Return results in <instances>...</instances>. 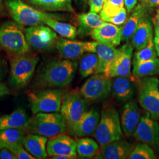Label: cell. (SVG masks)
<instances>
[{
    "mask_svg": "<svg viewBox=\"0 0 159 159\" xmlns=\"http://www.w3.org/2000/svg\"><path fill=\"white\" fill-rule=\"evenodd\" d=\"M3 2L2 0H0V13L2 11L3 8H4V6H3Z\"/></svg>",
    "mask_w": 159,
    "mask_h": 159,
    "instance_id": "obj_47",
    "label": "cell"
},
{
    "mask_svg": "<svg viewBox=\"0 0 159 159\" xmlns=\"http://www.w3.org/2000/svg\"><path fill=\"white\" fill-rule=\"evenodd\" d=\"M6 6L12 19L19 25L35 26L44 24L49 19L61 20L58 15L36 9L23 0H6Z\"/></svg>",
    "mask_w": 159,
    "mask_h": 159,
    "instance_id": "obj_2",
    "label": "cell"
},
{
    "mask_svg": "<svg viewBox=\"0 0 159 159\" xmlns=\"http://www.w3.org/2000/svg\"><path fill=\"white\" fill-rule=\"evenodd\" d=\"M39 58L29 53L14 56L11 61V81L18 88L27 85L34 74Z\"/></svg>",
    "mask_w": 159,
    "mask_h": 159,
    "instance_id": "obj_7",
    "label": "cell"
},
{
    "mask_svg": "<svg viewBox=\"0 0 159 159\" xmlns=\"http://www.w3.org/2000/svg\"><path fill=\"white\" fill-rule=\"evenodd\" d=\"M133 146L121 139L109 143L102 148V156L105 159H125L128 158Z\"/></svg>",
    "mask_w": 159,
    "mask_h": 159,
    "instance_id": "obj_22",
    "label": "cell"
},
{
    "mask_svg": "<svg viewBox=\"0 0 159 159\" xmlns=\"http://www.w3.org/2000/svg\"><path fill=\"white\" fill-rule=\"evenodd\" d=\"M157 158L153 149L146 143H139L133 148L129 159H156Z\"/></svg>",
    "mask_w": 159,
    "mask_h": 159,
    "instance_id": "obj_34",
    "label": "cell"
},
{
    "mask_svg": "<svg viewBox=\"0 0 159 159\" xmlns=\"http://www.w3.org/2000/svg\"><path fill=\"white\" fill-rule=\"evenodd\" d=\"M31 111L39 113L58 112L63 101V94L60 90L48 89L29 95Z\"/></svg>",
    "mask_w": 159,
    "mask_h": 159,
    "instance_id": "obj_10",
    "label": "cell"
},
{
    "mask_svg": "<svg viewBox=\"0 0 159 159\" xmlns=\"http://www.w3.org/2000/svg\"><path fill=\"white\" fill-rule=\"evenodd\" d=\"M127 20V12L125 8H123L119 14L108 19L106 22L111 23L116 25H121L125 23Z\"/></svg>",
    "mask_w": 159,
    "mask_h": 159,
    "instance_id": "obj_37",
    "label": "cell"
},
{
    "mask_svg": "<svg viewBox=\"0 0 159 159\" xmlns=\"http://www.w3.org/2000/svg\"><path fill=\"white\" fill-rule=\"evenodd\" d=\"M112 93L117 101L127 102L133 98L136 93V87L130 77H117L112 82Z\"/></svg>",
    "mask_w": 159,
    "mask_h": 159,
    "instance_id": "obj_20",
    "label": "cell"
},
{
    "mask_svg": "<svg viewBox=\"0 0 159 159\" xmlns=\"http://www.w3.org/2000/svg\"><path fill=\"white\" fill-rule=\"evenodd\" d=\"M133 48L130 44H124L119 49L111 67L109 77L131 76V66Z\"/></svg>",
    "mask_w": 159,
    "mask_h": 159,
    "instance_id": "obj_15",
    "label": "cell"
},
{
    "mask_svg": "<svg viewBox=\"0 0 159 159\" xmlns=\"http://www.w3.org/2000/svg\"><path fill=\"white\" fill-rule=\"evenodd\" d=\"M30 48L36 51H48L56 45L57 34L50 27L43 25L31 26L24 30Z\"/></svg>",
    "mask_w": 159,
    "mask_h": 159,
    "instance_id": "obj_11",
    "label": "cell"
},
{
    "mask_svg": "<svg viewBox=\"0 0 159 159\" xmlns=\"http://www.w3.org/2000/svg\"><path fill=\"white\" fill-rule=\"evenodd\" d=\"M99 60L96 52L84 54L80 62V74L83 78L98 74Z\"/></svg>",
    "mask_w": 159,
    "mask_h": 159,
    "instance_id": "obj_28",
    "label": "cell"
},
{
    "mask_svg": "<svg viewBox=\"0 0 159 159\" xmlns=\"http://www.w3.org/2000/svg\"><path fill=\"white\" fill-rule=\"evenodd\" d=\"M124 0H107L104 2L102 10L100 11V17L104 22L119 14L124 8Z\"/></svg>",
    "mask_w": 159,
    "mask_h": 159,
    "instance_id": "obj_33",
    "label": "cell"
},
{
    "mask_svg": "<svg viewBox=\"0 0 159 159\" xmlns=\"http://www.w3.org/2000/svg\"><path fill=\"white\" fill-rule=\"evenodd\" d=\"M99 60L98 74H102L109 77L111 67L118 53L115 46L96 41V52Z\"/></svg>",
    "mask_w": 159,
    "mask_h": 159,
    "instance_id": "obj_18",
    "label": "cell"
},
{
    "mask_svg": "<svg viewBox=\"0 0 159 159\" xmlns=\"http://www.w3.org/2000/svg\"><path fill=\"white\" fill-rule=\"evenodd\" d=\"M154 25L159 27V8L157 10V12H156Z\"/></svg>",
    "mask_w": 159,
    "mask_h": 159,
    "instance_id": "obj_45",
    "label": "cell"
},
{
    "mask_svg": "<svg viewBox=\"0 0 159 159\" xmlns=\"http://www.w3.org/2000/svg\"></svg>",
    "mask_w": 159,
    "mask_h": 159,
    "instance_id": "obj_52",
    "label": "cell"
},
{
    "mask_svg": "<svg viewBox=\"0 0 159 159\" xmlns=\"http://www.w3.org/2000/svg\"><path fill=\"white\" fill-rule=\"evenodd\" d=\"M107 0H104V2H106V1H107Z\"/></svg>",
    "mask_w": 159,
    "mask_h": 159,
    "instance_id": "obj_51",
    "label": "cell"
},
{
    "mask_svg": "<svg viewBox=\"0 0 159 159\" xmlns=\"http://www.w3.org/2000/svg\"><path fill=\"white\" fill-rule=\"evenodd\" d=\"M144 4L147 7H159V0H148Z\"/></svg>",
    "mask_w": 159,
    "mask_h": 159,
    "instance_id": "obj_44",
    "label": "cell"
},
{
    "mask_svg": "<svg viewBox=\"0 0 159 159\" xmlns=\"http://www.w3.org/2000/svg\"><path fill=\"white\" fill-rule=\"evenodd\" d=\"M90 11L98 13L102 10L104 0H89Z\"/></svg>",
    "mask_w": 159,
    "mask_h": 159,
    "instance_id": "obj_38",
    "label": "cell"
},
{
    "mask_svg": "<svg viewBox=\"0 0 159 159\" xmlns=\"http://www.w3.org/2000/svg\"><path fill=\"white\" fill-rule=\"evenodd\" d=\"M76 148L80 157L90 159L98 153L99 144L94 139L84 137L76 141Z\"/></svg>",
    "mask_w": 159,
    "mask_h": 159,
    "instance_id": "obj_30",
    "label": "cell"
},
{
    "mask_svg": "<svg viewBox=\"0 0 159 159\" xmlns=\"http://www.w3.org/2000/svg\"><path fill=\"white\" fill-rule=\"evenodd\" d=\"M140 1L144 4V3H145V2H146L148 0H140Z\"/></svg>",
    "mask_w": 159,
    "mask_h": 159,
    "instance_id": "obj_49",
    "label": "cell"
},
{
    "mask_svg": "<svg viewBox=\"0 0 159 159\" xmlns=\"http://www.w3.org/2000/svg\"><path fill=\"white\" fill-rule=\"evenodd\" d=\"M146 6L139 5L130 17L127 19L122 27V41L127 42L131 40L137 28L147 14Z\"/></svg>",
    "mask_w": 159,
    "mask_h": 159,
    "instance_id": "obj_24",
    "label": "cell"
},
{
    "mask_svg": "<svg viewBox=\"0 0 159 159\" xmlns=\"http://www.w3.org/2000/svg\"><path fill=\"white\" fill-rule=\"evenodd\" d=\"M65 120L58 112L39 113L30 120L27 129L33 134L46 137H53L66 131Z\"/></svg>",
    "mask_w": 159,
    "mask_h": 159,
    "instance_id": "obj_4",
    "label": "cell"
},
{
    "mask_svg": "<svg viewBox=\"0 0 159 159\" xmlns=\"http://www.w3.org/2000/svg\"><path fill=\"white\" fill-rule=\"evenodd\" d=\"M56 47L60 56L68 60L79 58L86 52H96V42L80 41L61 38L57 40Z\"/></svg>",
    "mask_w": 159,
    "mask_h": 159,
    "instance_id": "obj_13",
    "label": "cell"
},
{
    "mask_svg": "<svg viewBox=\"0 0 159 159\" xmlns=\"http://www.w3.org/2000/svg\"><path fill=\"white\" fill-rule=\"evenodd\" d=\"M10 150L12 153L15 154L17 159H34V156L29 153L27 150L23 148V144H17L7 148Z\"/></svg>",
    "mask_w": 159,
    "mask_h": 159,
    "instance_id": "obj_36",
    "label": "cell"
},
{
    "mask_svg": "<svg viewBox=\"0 0 159 159\" xmlns=\"http://www.w3.org/2000/svg\"><path fill=\"white\" fill-rule=\"evenodd\" d=\"M140 79L138 88L139 105L153 119H159V80L152 76Z\"/></svg>",
    "mask_w": 159,
    "mask_h": 159,
    "instance_id": "obj_6",
    "label": "cell"
},
{
    "mask_svg": "<svg viewBox=\"0 0 159 159\" xmlns=\"http://www.w3.org/2000/svg\"><path fill=\"white\" fill-rule=\"evenodd\" d=\"M4 148V145L2 144V143L0 142V150H1V148Z\"/></svg>",
    "mask_w": 159,
    "mask_h": 159,
    "instance_id": "obj_48",
    "label": "cell"
},
{
    "mask_svg": "<svg viewBox=\"0 0 159 159\" xmlns=\"http://www.w3.org/2000/svg\"><path fill=\"white\" fill-rule=\"evenodd\" d=\"M98 110L95 107L87 110L77 123L74 130V135L79 137H84L93 134L100 119Z\"/></svg>",
    "mask_w": 159,
    "mask_h": 159,
    "instance_id": "obj_19",
    "label": "cell"
},
{
    "mask_svg": "<svg viewBox=\"0 0 159 159\" xmlns=\"http://www.w3.org/2000/svg\"><path fill=\"white\" fill-rule=\"evenodd\" d=\"M133 74L137 78L159 74V58L157 57L140 62H133Z\"/></svg>",
    "mask_w": 159,
    "mask_h": 159,
    "instance_id": "obj_27",
    "label": "cell"
},
{
    "mask_svg": "<svg viewBox=\"0 0 159 159\" xmlns=\"http://www.w3.org/2000/svg\"><path fill=\"white\" fill-rule=\"evenodd\" d=\"M47 152L50 156H64L75 159L77 156L76 142L68 136L57 135L51 137L47 143Z\"/></svg>",
    "mask_w": 159,
    "mask_h": 159,
    "instance_id": "obj_14",
    "label": "cell"
},
{
    "mask_svg": "<svg viewBox=\"0 0 159 159\" xmlns=\"http://www.w3.org/2000/svg\"><path fill=\"white\" fill-rule=\"evenodd\" d=\"M7 72L6 63L0 58V81H2Z\"/></svg>",
    "mask_w": 159,
    "mask_h": 159,
    "instance_id": "obj_42",
    "label": "cell"
},
{
    "mask_svg": "<svg viewBox=\"0 0 159 159\" xmlns=\"http://www.w3.org/2000/svg\"><path fill=\"white\" fill-rule=\"evenodd\" d=\"M47 137L35 134L25 135L23 141V145L29 153L35 159H46L48 156L47 152Z\"/></svg>",
    "mask_w": 159,
    "mask_h": 159,
    "instance_id": "obj_21",
    "label": "cell"
},
{
    "mask_svg": "<svg viewBox=\"0 0 159 159\" xmlns=\"http://www.w3.org/2000/svg\"><path fill=\"white\" fill-rule=\"evenodd\" d=\"M133 135L139 142L151 147L156 148L159 146V124L148 112L142 116Z\"/></svg>",
    "mask_w": 159,
    "mask_h": 159,
    "instance_id": "obj_12",
    "label": "cell"
},
{
    "mask_svg": "<svg viewBox=\"0 0 159 159\" xmlns=\"http://www.w3.org/2000/svg\"><path fill=\"white\" fill-rule=\"evenodd\" d=\"M44 24L65 39L73 40L77 35V29L71 24L63 23L56 19H49Z\"/></svg>",
    "mask_w": 159,
    "mask_h": 159,
    "instance_id": "obj_32",
    "label": "cell"
},
{
    "mask_svg": "<svg viewBox=\"0 0 159 159\" xmlns=\"http://www.w3.org/2000/svg\"><path fill=\"white\" fill-rule=\"evenodd\" d=\"M154 28V44L157 52V54L159 56V27L155 25Z\"/></svg>",
    "mask_w": 159,
    "mask_h": 159,
    "instance_id": "obj_40",
    "label": "cell"
},
{
    "mask_svg": "<svg viewBox=\"0 0 159 159\" xmlns=\"http://www.w3.org/2000/svg\"><path fill=\"white\" fill-rule=\"evenodd\" d=\"M124 2L127 11L130 12L134 8L136 5L137 0H124Z\"/></svg>",
    "mask_w": 159,
    "mask_h": 159,
    "instance_id": "obj_41",
    "label": "cell"
},
{
    "mask_svg": "<svg viewBox=\"0 0 159 159\" xmlns=\"http://www.w3.org/2000/svg\"><path fill=\"white\" fill-rule=\"evenodd\" d=\"M29 4L43 11L74 12L71 0H27Z\"/></svg>",
    "mask_w": 159,
    "mask_h": 159,
    "instance_id": "obj_26",
    "label": "cell"
},
{
    "mask_svg": "<svg viewBox=\"0 0 159 159\" xmlns=\"http://www.w3.org/2000/svg\"><path fill=\"white\" fill-rule=\"evenodd\" d=\"M0 47L14 56L29 53L30 47L19 24L6 22L0 25Z\"/></svg>",
    "mask_w": 159,
    "mask_h": 159,
    "instance_id": "obj_5",
    "label": "cell"
},
{
    "mask_svg": "<svg viewBox=\"0 0 159 159\" xmlns=\"http://www.w3.org/2000/svg\"></svg>",
    "mask_w": 159,
    "mask_h": 159,
    "instance_id": "obj_53",
    "label": "cell"
},
{
    "mask_svg": "<svg viewBox=\"0 0 159 159\" xmlns=\"http://www.w3.org/2000/svg\"><path fill=\"white\" fill-rule=\"evenodd\" d=\"M92 38L96 41L113 46L120 45L122 41V27L110 23H104L102 26L93 30Z\"/></svg>",
    "mask_w": 159,
    "mask_h": 159,
    "instance_id": "obj_17",
    "label": "cell"
},
{
    "mask_svg": "<svg viewBox=\"0 0 159 159\" xmlns=\"http://www.w3.org/2000/svg\"><path fill=\"white\" fill-rule=\"evenodd\" d=\"M25 134V129H7L0 130V142L2 143L4 148L23 144Z\"/></svg>",
    "mask_w": 159,
    "mask_h": 159,
    "instance_id": "obj_31",
    "label": "cell"
},
{
    "mask_svg": "<svg viewBox=\"0 0 159 159\" xmlns=\"http://www.w3.org/2000/svg\"><path fill=\"white\" fill-rule=\"evenodd\" d=\"M10 94V90L7 85L0 81V98Z\"/></svg>",
    "mask_w": 159,
    "mask_h": 159,
    "instance_id": "obj_43",
    "label": "cell"
},
{
    "mask_svg": "<svg viewBox=\"0 0 159 159\" xmlns=\"http://www.w3.org/2000/svg\"><path fill=\"white\" fill-rule=\"evenodd\" d=\"M79 1L80 2H85L87 0H79Z\"/></svg>",
    "mask_w": 159,
    "mask_h": 159,
    "instance_id": "obj_50",
    "label": "cell"
},
{
    "mask_svg": "<svg viewBox=\"0 0 159 159\" xmlns=\"http://www.w3.org/2000/svg\"><path fill=\"white\" fill-rule=\"evenodd\" d=\"M157 57V52L154 44L153 39H151L145 47L135 52L133 62H140Z\"/></svg>",
    "mask_w": 159,
    "mask_h": 159,
    "instance_id": "obj_35",
    "label": "cell"
},
{
    "mask_svg": "<svg viewBox=\"0 0 159 159\" xmlns=\"http://www.w3.org/2000/svg\"><path fill=\"white\" fill-rule=\"evenodd\" d=\"M29 121L25 111L23 108H17L11 113L0 117V130L12 128L26 129Z\"/></svg>",
    "mask_w": 159,
    "mask_h": 159,
    "instance_id": "obj_23",
    "label": "cell"
},
{
    "mask_svg": "<svg viewBox=\"0 0 159 159\" xmlns=\"http://www.w3.org/2000/svg\"><path fill=\"white\" fill-rule=\"evenodd\" d=\"M110 77L102 74L92 75L81 86L79 93L86 102H96L107 98L112 91Z\"/></svg>",
    "mask_w": 159,
    "mask_h": 159,
    "instance_id": "obj_9",
    "label": "cell"
},
{
    "mask_svg": "<svg viewBox=\"0 0 159 159\" xmlns=\"http://www.w3.org/2000/svg\"><path fill=\"white\" fill-rule=\"evenodd\" d=\"M153 39V27L150 20L145 17L133 35L131 40L133 46L137 50L147 46L150 40Z\"/></svg>",
    "mask_w": 159,
    "mask_h": 159,
    "instance_id": "obj_25",
    "label": "cell"
},
{
    "mask_svg": "<svg viewBox=\"0 0 159 159\" xmlns=\"http://www.w3.org/2000/svg\"><path fill=\"white\" fill-rule=\"evenodd\" d=\"M0 159H17L15 154L7 148H2L0 150Z\"/></svg>",
    "mask_w": 159,
    "mask_h": 159,
    "instance_id": "obj_39",
    "label": "cell"
},
{
    "mask_svg": "<svg viewBox=\"0 0 159 159\" xmlns=\"http://www.w3.org/2000/svg\"><path fill=\"white\" fill-rule=\"evenodd\" d=\"M94 134L101 148L110 143L121 139L123 130L119 115L116 109L112 107L102 109Z\"/></svg>",
    "mask_w": 159,
    "mask_h": 159,
    "instance_id": "obj_3",
    "label": "cell"
},
{
    "mask_svg": "<svg viewBox=\"0 0 159 159\" xmlns=\"http://www.w3.org/2000/svg\"><path fill=\"white\" fill-rule=\"evenodd\" d=\"M80 25V31L87 34L91 33L92 31L102 26L105 23L96 12H89L78 16Z\"/></svg>",
    "mask_w": 159,
    "mask_h": 159,
    "instance_id": "obj_29",
    "label": "cell"
},
{
    "mask_svg": "<svg viewBox=\"0 0 159 159\" xmlns=\"http://www.w3.org/2000/svg\"><path fill=\"white\" fill-rule=\"evenodd\" d=\"M52 159H72L71 157L64 156H52Z\"/></svg>",
    "mask_w": 159,
    "mask_h": 159,
    "instance_id": "obj_46",
    "label": "cell"
},
{
    "mask_svg": "<svg viewBox=\"0 0 159 159\" xmlns=\"http://www.w3.org/2000/svg\"><path fill=\"white\" fill-rule=\"evenodd\" d=\"M77 63L63 59L50 61L46 64L37 75L36 82L42 87H63L74 79Z\"/></svg>",
    "mask_w": 159,
    "mask_h": 159,
    "instance_id": "obj_1",
    "label": "cell"
},
{
    "mask_svg": "<svg viewBox=\"0 0 159 159\" xmlns=\"http://www.w3.org/2000/svg\"><path fill=\"white\" fill-rule=\"evenodd\" d=\"M142 111L135 101L127 102L122 108L120 123L123 132L126 136L133 134L140 118Z\"/></svg>",
    "mask_w": 159,
    "mask_h": 159,
    "instance_id": "obj_16",
    "label": "cell"
},
{
    "mask_svg": "<svg viewBox=\"0 0 159 159\" xmlns=\"http://www.w3.org/2000/svg\"><path fill=\"white\" fill-rule=\"evenodd\" d=\"M87 108L86 101L77 92L69 93L63 97L61 114L71 134H74L77 125L86 112Z\"/></svg>",
    "mask_w": 159,
    "mask_h": 159,
    "instance_id": "obj_8",
    "label": "cell"
}]
</instances>
